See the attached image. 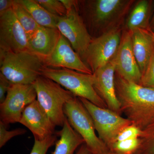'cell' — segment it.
<instances>
[{"label":"cell","mask_w":154,"mask_h":154,"mask_svg":"<svg viewBox=\"0 0 154 154\" xmlns=\"http://www.w3.org/2000/svg\"><path fill=\"white\" fill-rule=\"evenodd\" d=\"M115 85L121 113L143 130L154 116V88L128 81L116 73Z\"/></svg>","instance_id":"obj_1"},{"label":"cell","mask_w":154,"mask_h":154,"mask_svg":"<svg viewBox=\"0 0 154 154\" xmlns=\"http://www.w3.org/2000/svg\"><path fill=\"white\" fill-rule=\"evenodd\" d=\"M0 57L1 73L13 84L33 85L45 66L43 58L29 51H0Z\"/></svg>","instance_id":"obj_2"},{"label":"cell","mask_w":154,"mask_h":154,"mask_svg":"<svg viewBox=\"0 0 154 154\" xmlns=\"http://www.w3.org/2000/svg\"><path fill=\"white\" fill-rule=\"evenodd\" d=\"M41 75L50 79L69 91L75 97L88 100L102 108H108L94 87V76L64 68L44 66Z\"/></svg>","instance_id":"obj_3"},{"label":"cell","mask_w":154,"mask_h":154,"mask_svg":"<svg viewBox=\"0 0 154 154\" xmlns=\"http://www.w3.org/2000/svg\"><path fill=\"white\" fill-rule=\"evenodd\" d=\"M33 85L41 107L56 126L63 127L66 118L64 107L75 96L59 84L43 76L38 77Z\"/></svg>","instance_id":"obj_4"},{"label":"cell","mask_w":154,"mask_h":154,"mask_svg":"<svg viewBox=\"0 0 154 154\" xmlns=\"http://www.w3.org/2000/svg\"><path fill=\"white\" fill-rule=\"evenodd\" d=\"M64 113L69 123L83 138L92 154H100L109 150L97 136L90 113L78 97L74 96L66 103Z\"/></svg>","instance_id":"obj_5"},{"label":"cell","mask_w":154,"mask_h":154,"mask_svg":"<svg viewBox=\"0 0 154 154\" xmlns=\"http://www.w3.org/2000/svg\"><path fill=\"white\" fill-rule=\"evenodd\" d=\"M79 98L91 115L98 137L110 150L119 133L132 122L108 108H102L87 99Z\"/></svg>","instance_id":"obj_6"},{"label":"cell","mask_w":154,"mask_h":154,"mask_svg":"<svg viewBox=\"0 0 154 154\" xmlns=\"http://www.w3.org/2000/svg\"><path fill=\"white\" fill-rule=\"evenodd\" d=\"M135 1L96 0L91 2L90 17L94 27L101 34L120 28L123 20Z\"/></svg>","instance_id":"obj_7"},{"label":"cell","mask_w":154,"mask_h":154,"mask_svg":"<svg viewBox=\"0 0 154 154\" xmlns=\"http://www.w3.org/2000/svg\"><path fill=\"white\" fill-rule=\"evenodd\" d=\"M33 85L11 84L6 99L0 104V118L8 127L9 124L19 122L25 108L36 100Z\"/></svg>","instance_id":"obj_8"},{"label":"cell","mask_w":154,"mask_h":154,"mask_svg":"<svg viewBox=\"0 0 154 154\" xmlns=\"http://www.w3.org/2000/svg\"><path fill=\"white\" fill-rule=\"evenodd\" d=\"M122 30L121 28H115L92 40L84 59L93 73L114 57L120 44Z\"/></svg>","instance_id":"obj_9"},{"label":"cell","mask_w":154,"mask_h":154,"mask_svg":"<svg viewBox=\"0 0 154 154\" xmlns=\"http://www.w3.org/2000/svg\"><path fill=\"white\" fill-rule=\"evenodd\" d=\"M75 8L60 17L57 27L76 52L84 58L93 39Z\"/></svg>","instance_id":"obj_10"},{"label":"cell","mask_w":154,"mask_h":154,"mask_svg":"<svg viewBox=\"0 0 154 154\" xmlns=\"http://www.w3.org/2000/svg\"><path fill=\"white\" fill-rule=\"evenodd\" d=\"M0 51H28V36L12 9L0 14Z\"/></svg>","instance_id":"obj_11"},{"label":"cell","mask_w":154,"mask_h":154,"mask_svg":"<svg viewBox=\"0 0 154 154\" xmlns=\"http://www.w3.org/2000/svg\"><path fill=\"white\" fill-rule=\"evenodd\" d=\"M113 60L116 73L125 79L139 84L142 74L133 51L131 31L122 30L120 44Z\"/></svg>","instance_id":"obj_12"},{"label":"cell","mask_w":154,"mask_h":154,"mask_svg":"<svg viewBox=\"0 0 154 154\" xmlns=\"http://www.w3.org/2000/svg\"><path fill=\"white\" fill-rule=\"evenodd\" d=\"M45 66L52 68H64L93 74L91 69L76 52L68 40L61 34L52 53L43 59Z\"/></svg>","instance_id":"obj_13"},{"label":"cell","mask_w":154,"mask_h":154,"mask_svg":"<svg viewBox=\"0 0 154 154\" xmlns=\"http://www.w3.org/2000/svg\"><path fill=\"white\" fill-rule=\"evenodd\" d=\"M115 74V64L113 59L93 73L94 87L108 109L120 115L121 106L116 92Z\"/></svg>","instance_id":"obj_14"},{"label":"cell","mask_w":154,"mask_h":154,"mask_svg":"<svg viewBox=\"0 0 154 154\" xmlns=\"http://www.w3.org/2000/svg\"><path fill=\"white\" fill-rule=\"evenodd\" d=\"M19 123L28 128L35 140H38L54 135L56 126L37 99L26 107Z\"/></svg>","instance_id":"obj_15"},{"label":"cell","mask_w":154,"mask_h":154,"mask_svg":"<svg viewBox=\"0 0 154 154\" xmlns=\"http://www.w3.org/2000/svg\"><path fill=\"white\" fill-rule=\"evenodd\" d=\"M61 36L57 28L39 26L28 38V50L43 59L52 53Z\"/></svg>","instance_id":"obj_16"},{"label":"cell","mask_w":154,"mask_h":154,"mask_svg":"<svg viewBox=\"0 0 154 154\" xmlns=\"http://www.w3.org/2000/svg\"><path fill=\"white\" fill-rule=\"evenodd\" d=\"M131 32L133 51L142 74L153 53V40L150 31L147 29L138 28Z\"/></svg>","instance_id":"obj_17"},{"label":"cell","mask_w":154,"mask_h":154,"mask_svg":"<svg viewBox=\"0 0 154 154\" xmlns=\"http://www.w3.org/2000/svg\"><path fill=\"white\" fill-rule=\"evenodd\" d=\"M152 1L140 0L134 6L127 18L125 28L128 31L141 28L149 30Z\"/></svg>","instance_id":"obj_18"},{"label":"cell","mask_w":154,"mask_h":154,"mask_svg":"<svg viewBox=\"0 0 154 154\" xmlns=\"http://www.w3.org/2000/svg\"><path fill=\"white\" fill-rule=\"evenodd\" d=\"M58 134L60 138L56 143L52 154H74L76 149L85 143L83 138L72 127L66 117Z\"/></svg>","instance_id":"obj_19"},{"label":"cell","mask_w":154,"mask_h":154,"mask_svg":"<svg viewBox=\"0 0 154 154\" xmlns=\"http://www.w3.org/2000/svg\"><path fill=\"white\" fill-rule=\"evenodd\" d=\"M39 26L57 28L59 19L57 17L50 13L36 0H21Z\"/></svg>","instance_id":"obj_20"},{"label":"cell","mask_w":154,"mask_h":154,"mask_svg":"<svg viewBox=\"0 0 154 154\" xmlns=\"http://www.w3.org/2000/svg\"><path fill=\"white\" fill-rule=\"evenodd\" d=\"M12 9L29 38L38 29L39 25L35 22L21 0H14Z\"/></svg>","instance_id":"obj_21"},{"label":"cell","mask_w":154,"mask_h":154,"mask_svg":"<svg viewBox=\"0 0 154 154\" xmlns=\"http://www.w3.org/2000/svg\"><path fill=\"white\" fill-rule=\"evenodd\" d=\"M140 143V138L116 141L110 150L116 154H134Z\"/></svg>","instance_id":"obj_22"},{"label":"cell","mask_w":154,"mask_h":154,"mask_svg":"<svg viewBox=\"0 0 154 154\" xmlns=\"http://www.w3.org/2000/svg\"><path fill=\"white\" fill-rule=\"evenodd\" d=\"M45 9L51 14L59 17L66 15L67 12L60 0H36Z\"/></svg>","instance_id":"obj_23"},{"label":"cell","mask_w":154,"mask_h":154,"mask_svg":"<svg viewBox=\"0 0 154 154\" xmlns=\"http://www.w3.org/2000/svg\"><path fill=\"white\" fill-rule=\"evenodd\" d=\"M7 127L2 121H0V148H2L11 139L17 136L25 134V129L19 128L8 131Z\"/></svg>","instance_id":"obj_24"},{"label":"cell","mask_w":154,"mask_h":154,"mask_svg":"<svg viewBox=\"0 0 154 154\" xmlns=\"http://www.w3.org/2000/svg\"><path fill=\"white\" fill-rule=\"evenodd\" d=\"M56 140L57 137L54 135L43 140H35L34 145L30 154H46L48 149L54 144Z\"/></svg>","instance_id":"obj_25"},{"label":"cell","mask_w":154,"mask_h":154,"mask_svg":"<svg viewBox=\"0 0 154 154\" xmlns=\"http://www.w3.org/2000/svg\"><path fill=\"white\" fill-rule=\"evenodd\" d=\"M139 85L154 88V51L148 65L142 74Z\"/></svg>","instance_id":"obj_26"},{"label":"cell","mask_w":154,"mask_h":154,"mask_svg":"<svg viewBox=\"0 0 154 154\" xmlns=\"http://www.w3.org/2000/svg\"><path fill=\"white\" fill-rule=\"evenodd\" d=\"M142 134V130L132 124L125 128L119 133L116 142L138 138L140 137Z\"/></svg>","instance_id":"obj_27"},{"label":"cell","mask_w":154,"mask_h":154,"mask_svg":"<svg viewBox=\"0 0 154 154\" xmlns=\"http://www.w3.org/2000/svg\"><path fill=\"white\" fill-rule=\"evenodd\" d=\"M12 83L0 73V104L6 99L7 93Z\"/></svg>","instance_id":"obj_28"},{"label":"cell","mask_w":154,"mask_h":154,"mask_svg":"<svg viewBox=\"0 0 154 154\" xmlns=\"http://www.w3.org/2000/svg\"><path fill=\"white\" fill-rule=\"evenodd\" d=\"M14 0H0V14L12 8Z\"/></svg>","instance_id":"obj_29"},{"label":"cell","mask_w":154,"mask_h":154,"mask_svg":"<svg viewBox=\"0 0 154 154\" xmlns=\"http://www.w3.org/2000/svg\"><path fill=\"white\" fill-rule=\"evenodd\" d=\"M66 9L67 12L70 11L73 8H75L77 1L73 0H60Z\"/></svg>","instance_id":"obj_30"},{"label":"cell","mask_w":154,"mask_h":154,"mask_svg":"<svg viewBox=\"0 0 154 154\" xmlns=\"http://www.w3.org/2000/svg\"><path fill=\"white\" fill-rule=\"evenodd\" d=\"M75 154H92L85 144H83L80 147Z\"/></svg>","instance_id":"obj_31"},{"label":"cell","mask_w":154,"mask_h":154,"mask_svg":"<svg viewBox=\"0 0 154 154\" xmlns=\"http://www.w3.org/2000/svg\"><path fill=\"white\" fill-rule=\"evenodd\" d=\"M149 30L154 33V13L150 22Z\"/></svg>","instance_id":"obj_32"},{"label":"cell","mask_w":154,"mask_h":154,"mask_svg":"<svg viewBox=\"0 0 154 154\" xmlns=\"http://www.w3.org/2000/svg\"><path fill=\"white\" fill-rule=\"evenodd\" d=\"M100 154H116L115 153L113 152L110 151V150H109V151H107V152H105L103 153Z\"/></svg>","instance_id":"obj_33"},{"label":"cell","mask_w":154,"mask_h":154,"mask_svg":"<svg viewBox=\"0 0 154 154\" xmlns=\"http://www.w3.org/2000/svg\"><path fill=\"white\" fill-rule=\"evenodd\" d=\"M150 31L151 33L152 37L154 43V33H153V32H152V31H151L150 30Z\"/></svg>","instance_id":"obj_34"}]
</instances>
